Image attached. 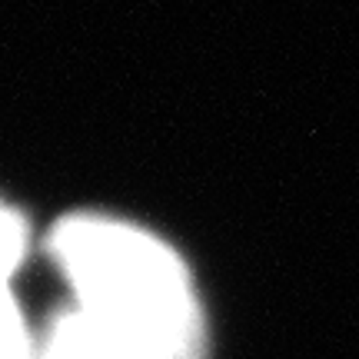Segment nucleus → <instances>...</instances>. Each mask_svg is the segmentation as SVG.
Masks as SVG:
<instances>
[{
	"label": "nucleus",
	"instance_id": "f03ea898",
	"mask_svg": "<svg viewBox=\"0 0 359 359\" xmlns=\"http://www.w3.org/2000/svg\"><path fill=\"white\" fill-rule=\"evenodd\" d=\"M0 359H37V336L11 286H0Z\"/></svg>",
	"mask_w": 359,
	"mask_h": 359
},
{
	"label": "nucleus",
	"instance_id": "f257e3e1",
	"mask_svg": "<svg viewBox=\"0 0 359 359\" xmlns=\"http://www.w3.org/2000/svg\"><path fill=\"white\" fill-rule=\"evenodd\" d=\"M83 309L130 359H206L210 333L177 246L114 213H67L43 240Z\"/></svg>",
	"mask_w": 359,
	"mask_h": 359
},
{
	"label": "nucleus",
	"instance_id": "7ed1b4c3",
	"mask_svg": "<svg viewBox=\"0 0 359 359\" xmlns=\"http://www.w3.org/2000/svg\"><path fill=\"white\" fill-rule=\"evenodd\" d=\"M30 253V223L13 203L0 196V286H11V276Z\"/></svg>",
	"mask_w": 359,
	"mask_h": 359
}]
</instances>
